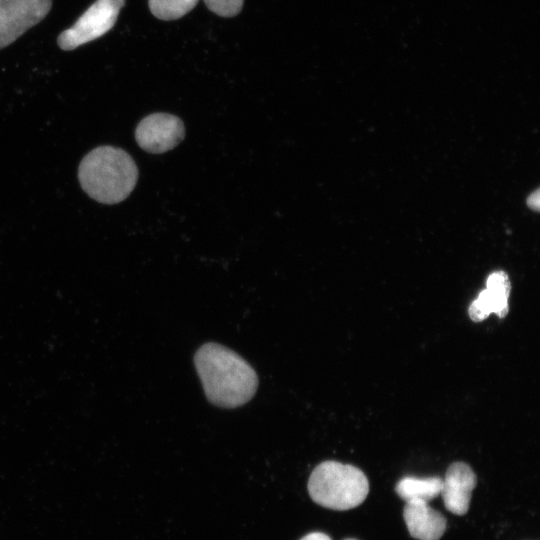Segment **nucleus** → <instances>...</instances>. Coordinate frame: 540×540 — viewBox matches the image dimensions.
I'll list each match as a JSON object with an SVG mask.
<instances>
[{
  "instance_id": "1",
  "label": "nucleus",
  "mask_w": 540,
  "mask_h": 540,
  "mask_svg": "<svg viewBox=\"0 0 540 540\" xmlns=\"http://www.w3.org/2000/svg\"><path fill=\"white\" fill-rule=\"evenodd\" d=\"M194 363L209 402L223 408L247 403L258 387L252 366L231 349L217 343L203 344Z\"/></svg>"
},
{
  "instance_id": "2",
  "label": "nucleus",
  "mask_w": 540,
  "mask_h": 540,
  "mask_svg": "<svg viewBox=\"0 0 540 540\" xmlns=\"http://www.w3.org/2000/svg\"><path fill=\"white\" fill-rule=\"evenodd\" d=\"M82 189L103 204H116L126 199L138 180V168L123 149L104 145L91 150L78 168Z\"/></svg>"
},
{
  "instance_id": "3",
  "label": "nucleus",
  "mask_w": 540,
  "mask_h": 540,
  "mask_svg": "<svg viewBox=\"0 0 540 540\" xmlns=\"http://www.w3.org/2000/svg\"><path fill=\"white\" fill-rule=\"evenodd\" d=\"M307 486L316 504L333 510L355 508L369 493V482L362 470L332 460L314 468Z\"/></svg>"
},
{
  "instance_id": "4",
  "label": "nucleus",
  "mask_w": 540,
  "mask_h": 540,
  "mask_svg": "<svg viewBox=\"0 0 540 540\" xmlns=\"http://www.w3.org/2000/svg\"><path fill=\"white\" fill-rule=\"evenodd\" d=\"M125 0H96L74 23L58 36V45L63 50H73L93 41L115 24Z\"/></svg>"
},
{
  "instance_id": "5",
  "label": "nucleus",
  "mask_w": 540,
  "mask_h": 540,
  "mask_svg": "<svg viewBox=\"0 0 540 540\" xmlns=\"http://www.w3.org/2000/svg\"><path fill=\"white\" fill-rule=\"evenodd\" d=\"M51 6L52 0H0V49L44 19Z\"/></svg>"
},
{
  "instance_id": "6",
  "label": "nucleus",
  "mask_w": 540,
  "mask_h": 540,
  "mask_svg": "<svg viewBox=\"0 0 540 540\" xmlns=\"http://www.w3.org/2000/svg\"><path fill=\"white\" fill-rule=\"evenodd\" d=\"M185 136L182 120L168 113H153L144 117L135 129L140 148L160 154L175 148Z\"/></svg>"
},
{
  "instance_id": "7",
  "label": "nucleus",
  "mask_w": 540,
  "mask_h": 540,
  "mask_svg": "<svg viewBox=\"0 0 540 540\" xmlns=\"http://www.w3.org/2000/svg\"><path fill=\"white\" fill-rule=\"evenodd\" d=\"M476 483V475L470 465L464 462L452 463L442 480L440 492L446 509L453 514L464 515L469 509Z\"/></svg>"
},
{
  "instance_id": "8",
  "label": "nucleus",
  "mask_w": 540,
  "mask_h": 540,
  "mask_svg": "<svg viewBox=\"0 0 540 540\" xmlns=\"http://www.w3.org/2000/svg\"><path fill=\"white\" fill-rule=\"evenodd\" d=\"M487 287L468 309L469 317L474 322H481L491 313L503 318L507 315L510 280L503 271L492 273L487 279Z\"/></svg>"
},
{
  "instance_id": "9",
  "label": "nucleus",
  "mask_w": 540,
  "mask_h": 540,
  "mask_svg": "<svg viewBox=\"0 0 540 540\" xmlns=\"http://www.w3.org/2000/svg\"><path fill=\"white\" fill-rule=\"evenodd\" d=\"M403 517L411 537L418 540H439L446 529V519L424 501H409Z\"/></svg>"
},
{
  "instance_id": "10",
  "label": "nucleus",
  "mask_w": 540,
  "mask_h": 540,
  "mask_svg": "<svg viewBox=\"0 0 540 540\" xmlns=\"http://www.w3.org/2000/svg\"><path fill=\"white\" fill-rule=\"evenodd\" d=\"M441 488L442 479L440 477L406 476L397 483L395 491L406 502H429L440 494Z\"/></svg>"
},
{
  "instance_id": "11",
  "label": "nucleus",
  "mask_w": 540,
  "mask_h": 540,
  "mask_svg": "<svg viewBox=\"0 0 540 540\" xmlns=\"http://www.w3.org/2000/svg\"><path fill=\"white\" fill-rule=\"evenodd\" d=\"M198 0H149L152 14L161 20H175L191 11Z\"/></svg>"
},
{
  "instance_id": "12",
  "label": "nucleus",
  "mask_w": 540,
  "mask_h": 540,
  "mask_svg": "<svg viewBox=\"0 0 540 540\" xmlns=\"http://www.w3.org/2000/svg\"><path fill=\"white\" fill-rule=\"evenodd\" d=\"M207 7L222 17L237 15L243 6V0H204Z\"/></svg>"
},
{
  "instance_id": "13",
  "label": "nucleus",
  "mask_w": 540,
  "mask_h": 540,
  "mask_svg": "<svg viewBox=\"0 0 540 540\" xmlns=\"http://www.w3.org/2000/svg\"><path fill=\"white\" fill-rule=\"evenodd\" d=\"M300 540H332L328 535L322 532H312L305 535Z\"/></svg>"
},
{
  "instance_id": "14",
  "label": "nucleus",
  "mask_w": 540,
  "mask_h": 540,
  "mask_svg": "<svg viewBox=\"0 0 540 540\" xmlns=\"http://www.w3.org/2000/svg\"><path fill=\"white\" fill-rule=\"evenodd\" d=\"M527 203L531 209L538 211L539 210V191H536L533 194H531L528 197Z\"/></svg>"
},
{
  "instance_id": "15",
  "label": "nucleus",
  "mask_w": 540,
  "mask_h": 540,
  "mask_svg": "<svg viewBox=\"0 0 540 540\" xmlns=\"http://www.w3.org/2000/svg\"><path fill=\"white\" fill-rule=\"evenodd\" d=\"M344 540H358V539H354V538H347V539H344Z\"/></svg>"
}]
</instances>
